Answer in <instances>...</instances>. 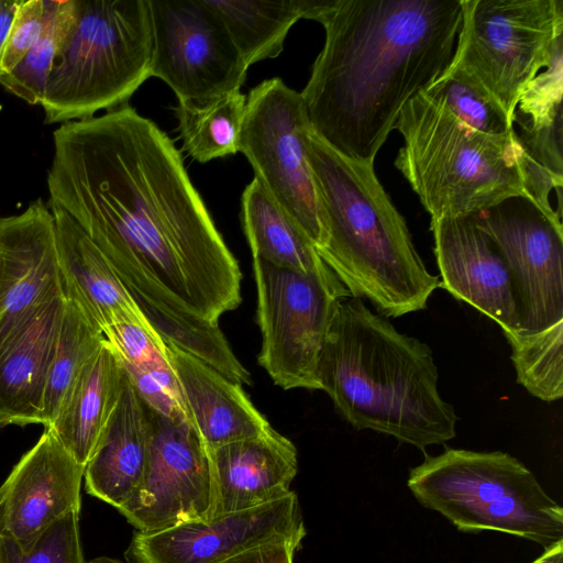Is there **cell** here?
I'll use <instances>...</instances> for the list:
<instances>
[{
	"label": "cell",
	"mask_w": 563,
	"mask_h": 563,
	"mask_svg": "<svg viewBox=\"0 0 563 563\" xmlns=\"http://www.w3.org/2000/svg\"><path fill=\"white\" fill-rule=\"evenodd\" d=\"M407 485L462 532H504L544 550L563 542V508L508 453L445 448L412 467Z\"/></svg>",
	"instance_id": "52a82bcc"
},
{
	"label": "cell",
	"mask_w": 563,
	"mask_h": 563,
	"mask_svg": "<svg viewBox=\"0 0 563 563\" xmlns=\"http://www.w3.org/2000/svg\"><path fill=\"white\" fill-rule=\"evenodd\" d=\"M148 0H65V26L41 106L45 123L125 106L151 77Z\"/></svg>",
	"instance_id": "8992f818"
},
{
	"label": "cell",
	"mask_w": 563,
	"mask_h": 563,
	"mask_svg": "<svg viewBox=\"0 0 563 563\" xmlns=\"http://www.w3.org/2000/svg\"><path fill=\"white\" fill-rule=\"evenodd\" d=\"M86 563H123L117 559L109 558V556H98L95 558Z\"/></svg>",
	"instance_id": "74e56055"
},
{
	"label": "cell",
	"mask_w": 563,
	"mask_h": 563,
	"mask_svg": "<svg viewBox=\"0 0 563 563\" xmlns=\"http://www.w3.org/2000/svg\"><path fill=\"white\" fill-rule=\"evenodd\" d=\"M440 286L498 323L504 334L520 331L510 271L472 216L430 221Z\"/></svg>",
	"instance_id": "e0dca14e"
},
{
	"label": "cell",
	"mask_w": 563,
	"mask_h": 563,
	"mask_svg": "<svg viewBox=\"0 0 563 563\" xmlns=\"http://www.w3.org/2000/svg\"><path fill=\"white\" fill-rule=\"evenodd\" d=\"M123 366L109 342L88 361L47 428L82 466L97 449L120 401Z\"/></svg>",
	"instance_id": "603a6c76"
},
{
	"label": "cell",
	"mask_w": 563,
	"mask_h": 563,
	"mask_svg": "<svg viewBox=\"0 0 563 563\" xmlns=\"http://www.w3.org/2000/svg\"><path fill=\"white\" fill-rule=\"evenodd\" d=\"M299 545L300 542L292 540L268 542L240 552L221 563H294Z\"/></svg>",
	"instance_id": "e575fe53"
},
{
	"label": "cell",
	"mask_w": 563,
	"mask_h": 563,
	"mask_svg": "<svg viewBox=\"0 0 563 563\" xmlns=\"http://www.w3.org/2000/svg\"><path fill=\"white\" fill-rule=\"evenodd\" d=\"M53 144L48 203L80 225L165 343L235 373L219 319L241 303L242 273L173 141L125 104L60 124Z\"/></svg>",
	"instance_id": "6da1fadb"
},
{
	"label": "cell",
	"mask_w": 563,
	"mask_h": 563,
	"mask_svg": "<svg viewBox=\"0 0 563 563\" xmlns=\"http://www.w3.org/2000/svg\"><path fill=\"white\" fill-rule=\"evenodd\" d=\"M104 341L102 330L66 299L43 400L45 429L53 424L80 372Z\"/></svg>",
	"instance_id": "83f0119b"
},
{
	"label": "cell",
	"mask_w": 563,
	"mask_h": 563,
	"mask_svg": "<svg viewBox=\"0 0 563 563\" xmlns=\"http://www.w3.org/2000/svg\"><path fill=\"white\" fill-rule=\"evenodd\" d=\"M151 77L178 100L206 101L240 90L249 66L207 0H148Z\"/></svg>",
	"instance_id": "8fae6325"
},
{
	"label": "cell",
	"mask_w": 563,
	"mask_h": 563,
	"mask_svg": "<svg viewBox=\"0 0 563 563\" xmlns=\"http://www.w3.org/2000/svg\"><path fill=\"white\" fill-rule=\"evenodd\" d=\"M167 350L186 410L207 449L256 437L272 427L242 385L174 345L167 344Z\"/></svg>",
	"instance_id": "ffe728a7"
},
{
	"label": "cell",
	"mask_w": 563,
	"mask_h": 563,
	"mask_svg": "<svg viewBox=\"0 0 563 563\" xmlns=\"http://www.w3.org/2000/svg\"><path fill=\"white\" fill-rule=\"evenodd\" d=\"M103 334L143 404L169 419L191 423L167 344L148 323L124 321L108 327Z\"/></svg>",
	"instance_id": "cb8c5ba5"
},
{
	"label": "cell",
	"mask_w": 563,
	"mask_h": 563,
	"mask_svg": "<svg viewBox=\"0 0 563 563\" xmlns=\"http://www.w3.org/2000/svg\"><path fill=\"white\" fill-rule=\"evenodd\" d=\"M511 347L517 382L543 401L563 396V321L541 332L505 334Z\"/></svg>",
	"instance_id": "f1b7e54d"
},
{
	"label": "cell",
	"mask_w": 563,
	"mask_h": 563,
	"mask_svg": "<svg viewBox=\"0 0 563 563\" xmlns=\"http://www.w3.org/2000/svg\"><path fill=\"white\" fill-rule=\"evenodd\" d=\"M430 347L400 333L362 299H342L318 363L320 390L356 430L426 451L456 434L457 416L438 390Z\"/></svg>",
	"instance_id": "3957f363"
},
{
	"label": "cell",
	"mask_w": 563,
	"mask_h": 563,
	"mask_svg": "<svg viewBox=\"0 0 563 563\" xmlns=\"http://www.w3.org/2000/svg\"><path fill=\"white\" fill-rule=\"evenodd\" d=\"M423 92L441 101L470 128L488 135H514V121L475 81L463 73L445 68Z\"/></svg>",
	"instance_id": "f546056e"
},
{
	"label": "cell",
	"mask_w": 563,
	"mask_h": 563,
	"mask_svg": "<svg viewBox=\"0 0 563 563\" xmlns=\"http://www.w3.org/2000/svg\"><path fill=\"white\" fill-rule=\"evenodd\" d=\"M242 221L253 257L301 273L330 269L312 241L255 178L242 194Z\"/></svg>",
	"instance_id": "484cf974"
},
{
	"label": "cell",
	"mask_w": 563,
	"mask_h": 563,
	"mask_svg": "<svg viewBox=\"0 0 563 563\" xmlns=\"http://www.w3.org/2000/svg\"><path fill=\"white\" fill-rule=\"evenodd\" d=\"M47 207L54 217L65 298L76 303L102 332L124 321L147 322L109 261L80 225L59 207Z\"/></svg>",
	"instance_id": "d6986e66"
},
{
	"label": "cell",
	"mask_w": 563,
	"mask_h": 563,
	"mask_svg": "<svg viewBox=\"0 0 563 563\" xmlns=\"http://www.w3.org/2000/svg\"><path fill=\"white\" fill-rule=\"evenodd\" d=\"M504 257L519 307L520 331L530 335L563 321L561 217L527 197L508 198L472 216Z\"/></svg>",
	"instance_id": "7c38bea8"
},
{
	"label": "cell",
	"mask_w": 563,
	"mask_h": 563,
	"mask_svg": "<svg viewBox=\"0 0 563 563\" xmlns=\"http://www.w3.org/2000/svg\"><path fill=\"white\" fill-rule=\"evenodd\" d=\"M84 472L45 429L0 485V537L29 550L59 519L80 512Z\"/></svg>",
	"instance_id": "2e32d148"
},
{
	"label": "cell",
	"mask_w": 563,
	"mask_h": 563,
	"mask_svg": "<svg viewBox=\"0 0 563 563\" xmlns=\"http://www.w3.org/2000/svg\"><path fill=\"white\" fill-rule=\"evenodd\" d=\"M531 563H563V542L543 551Z\"/></svg>",
	"instance_id": "8d00e7d4"
},
{
	"label": "cell",
	"mask_w": 563,
	"mask_h": 563,
	"mask_svg": "<svg viewBox=\"0 0 563 563\" xmlns=\"http://www.w3.org/2000/svg\"><path fill=\"white\" fill-rule=\"evenodd\" d=\"M44 0H20L0 48V77L9 74L40 38L44 26Z\"/></svg>",
	"instance_id": "836d02e7"
},
{
	"label": "cell",
	"mask_w": 563,
	"mask_h": 563,
	"mask_svg": "<svg viewBox=\"0 0 563 563\" xmlns=\"http://www.w3.org/2000/svg\"><path fill=\"white\" fill-rule=\"evenodd\" d=\"M3 271H4V260H3L2 253L0 251V277L3 274Z\"/></svg>",
	"instance_id": "f35d334b"
},
{
	"label": "cell",
	"mask_w": 563,
	"mask_h": 563,
	"mask_svg": "<svg viewBox=\"0 0 563 563\" xmlns=\"http://www.w3.org/2000/svg\"><path fill=\"white\" fill-rule=\"evenodd\" d=\"M448 68L479 85L515 122L520 96L563 44V0H461Z\"/></svg>",
	"instance_id": "ba28073f"
},
{
	"label": "cell",
	"mask_w": 563,
	"mask_h": 563,
	"mask_svg": "<svg viewBox=\"0 0 563 563\" xmlns=\"http://www.w3.org/2000/svg\"><path fill=\"white\" fill-rule=\"evenodd\" d=\"M213 505L210 518L280 499L298 472L295 444L273 427L265 432L208 449Z\"/></svg>",
	"instance_id": "ac0fdd59"
},
{
	"label": "cell",
	"mask_w": 563,
	"mask_h": 563,
	"mask_svg": "<svg viewBox=\"0 0 563 563\" xmlns=\"http://www.w3.org/2000/svg\"><path fill=\"white\" fill-rule=\"evenodd\" d=\"M44 26L40 38L0 85L30 104H40L57 55L65 26V0H44Z\"/></svg>",
	"instance_id": "4dcf8cb0"
},
{
	"label": "cell",
	"mask_w": 563,
	"mask_h": 563,
	"mask_svg": "<svg viewBox=\"0 0 563 563\" xmlns=\"http://www.w3.org/2000/svg\"><path fill=\"white\" fill-rule=\"evenodd\" d=\"M563 44L547 68L529 84L519 98L517 108L527 120L522 131H540L562 123ZM516 108V110H517Z\"/></svg>",
	"instance_id": "d6a6232c"
},
{
	"label": "cell",
	"mask_w": 563,
	"mask_h": 563,
	"mask_svg": "<svg viewBox=\"0 0 563 563\" xmlns=\"http://www.w3.org/2000/svg\"><path fill=\"white\" fill-rule=\"evenodd\" d=\"M306 146L325 227L321 260L351 297L369 300L386 318L426 309L440 279L428 272L374 164L346 158L312 130Z\"/></svg>",
	"instance_id": "277c9868"
},
{
	"label": "cell",
	"mask_w": 563,
	"mask_h": 563,
	"mask_svg": "<svg viewBox=\"0 0 563 563\" xmlns=\"http://www.w3.org/2000/svg\"><path fill=\"white\" fill-rule=\"evenodd\" d=\"M334 0H207L222 19L250 67L277 57L290 27L300 19L320 22Z\"/></svg>",
	"instance_id": "d4e9b609"
},
{
	"label": "cell",
	"mask_w": 563,
	"mask_h": 563,
	"mask_svg": "<svg viewBox=\"0 0 563 563\" xmlns=\"http://www.w3.org/2000/svg\"><path fill=\"white\" fill-rule=\"evenodd\" d=\"M310 130L301 93L280 78L266 79L246 98L239 152L254 178L319 250L325 227L307 156Z\"/></svg>",
	"instance_id": "30bf717a"
},
{
	"label": "cell",
	"mask_w": 563,
	"mask_h": 563,
	"mask_svg": "<svg viewBox=\"0 0 563 563\" xmlns=\"http://www.w3.org/2000/svg\"><path fill=\"white\" fill-rule=\"evenodd\" d=\"M20 0H0V48L13 22Z\"/></svg>",
	"instance_id": "d590c367"
},
{
	"label": "cell",
	"mask_w": 563,
	"mask_h": 563,
	"mask_svg": "<svg viewBox=\"0 0 563 563\" xmlns=\"http://www.w3.org/2000/svg\"><path fill=\"white\" fill-rule=\"evenodd\" d=\"M150 440L148 410L125 375L117 409L85 466L86 492L121 508L142 482Z\"/></svg>",
	"instance_id": "44dd1931"
},
{
	"label": "cell",
	"mask_w": 563,
	"mask_h": 563,
	"mask_svg": "<svg viewBox=\"0 0 563 563\" xmlns=\"http://www.w3.org/2000/svg\"><path fill=\"white\" fill-rule=\"evenodd\" d=\"M0 356L26 331L44 307L64 294L55 223L41 198L19 214L0 217Z\"/></svg>",
	"instance_id": "9a60e30c"
},
{
	"label": "cell",
	"mask_w": 563,
	"mask_h": 563,
	"mask_svg": "<svg viewBox=\"0 0 563 563\" xmlns=\"http://www.w3.org/2000/svg\"><path fill=\"white\" fill-rule=\"evenodd\" d=\"M461 22V0H334L300 92L312 132L374 164L405 104L448 67Z\"/></svg>",
	"instance_id": "7a4b0ae2"
},
{
	"label": "cell",
	"mask_w": 563,
	"mask_h": 563,
	"mask_svg": "<svg viewBox=\"0 0 563 563\" xmlns=\"http://www.w3.org/2000/svg\"><path fill=\"white\" fill-rule=\"evenodd\" d=\"M64 294L51 300L0 356V430L43 423L48 371L63 320Z\"/></svg>",
	"instance_id": "7402d4cb"
},
{
	"label": "cell",
	"mask_w": 563,
	"mask_h": 563,
	"mask_svg": "<svg viewBox=\"0 0 563 563\" xmlns=\"http://www.w3.org/2000/svg\"><path fill=\"white\" fill-rule=\"evenodd\" d=\"M79 511L49 527L29 550L0 537V563H86L80 539Z\"/></svg>",
	"instance_id": "1f68e13d"
},
{
	"label": "cell",
	"mask_w": 563,
	"mask_h": 563,
	"mask_svg": "<svg viewBox=\"0 0 563 563\" xmlns=\"http://www.w3.org/2000/svg\"><path fill=\"white\" fill-rule=\"evenodd\" d=\"M147 410L151 440L144 475L119 512L141 532L210 518L213 478L207 446L190 422Z\"/></svg>",
	"instance_id": "4fadbf2b"
},
{
	"label": "cell",
	"mask_w": 563,
	"mask_h": 563,
	"mask_svg": "<svg viewBox=\"0 0 563 563\" xmlns=\"http://www.w3.org/2000/svg\"><path fill=\"white\" fill-rule=\"evenodd\" d=\"M258 363L283 389L320 390L318 363L339 302L351 297L335 274L301 273L253 257Z\"/></svg>",
	"instance_id": "9c48e42d"
},
{
	"label": "cell",
	"mask_w": 563,
	"mask_h": 563,
	"mask_svg": "<svg viewBox=\"0 0 563 563\" xmlns=\"http://www.w3.org/2000/svg\"><path fill=\"white\" fill-rule=\"evenodd\" d=\"M307 531L297 494L208 519L135 531L128 563H221L247 549L280 540L300 542Z\"/></svg>",
	"instance_id": "5bb4252c"
},
{
	"label": "cell",
	"mask_w": 563,
	"mask_h": 563,
	"mask_svg": "<svg viewBox=\"0 0 563 563\" xmlns=\"http://www.w3.org/2000/svg\"><path fill=\"white\" fill-rule=\"evenodd\" d=\"M246 97L234 90L206 101L178 100V119L184 148L206 163L239 152Z\"/></svg>",
	"instance_id": "4316f807"
},
{
	"label": "cell",
	"mask_w": 563,
	"mask_h": 563,
	"mask_svg": "<svg viewBox=\"0 0 563 563\" xmlns=\"http://www.w3.org/2000/svg\"><path fill=\"white\" fill-rule=\"evenodd\" d=\"M395 129L404 140L395 166L431 220L473 216L512 197L554 211L549 194L560 196L562 183L528 155L517 133H481L423 91L405 104Z\"/></svg>",
	"instance_id": "5b68a950"
}]
</instances>
